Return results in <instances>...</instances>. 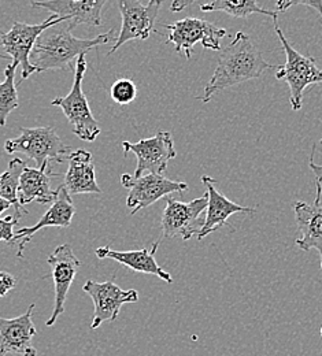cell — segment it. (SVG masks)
Returning a JSON list of instances; mask_svg holds the SVG:
<instances>
[{"label": "cell", "instance_id": "1", "mask_svg": "<svg viewBox=\"0 0 322 356\" xmlns=\"http://www.w3.org/2000/svg\"><path fill=\"white\" fill-rule=\"evenodd\" d=\"M278 67L280 65L268 63L264 59L247 33L237 32L234 39L223 49L218 65L204 87V95L200 100L207 103L217 92L259 79L268 70H278Z\"/></svg>", "mask_w": 322, "mask_h": 356}, {"label": "cell", "instance_id": "2", "mask_svg": "<svg viewBox=\"0 0 322 356\" xmlns=\"http://www.w3.org/2000/svg\"><path fill=\"white\" fill-rule=\"evenodd\" d=\"M72 31L73 28L65 19L47 28L38 38L29 56L36 73L52 69L74 70L76 60L80 55L87 54L97 45L107 44L115 36V31L111 29L95 39H80Z\"/></svg>", "mask_w": 322, "mask_h": 356}, {"label": "cell", "instance_id": "3", "mask_svg": "<svg viewBox=\"0 0 322 356\" xmlns=\"http://www.w3.org/2000/svg\"><path fill=\"white\" fill-rule=\"evenodd\" d=\"M277 38L280 39L284 52L285 65L280 66L276 72L277 80L285 79L289 87V103L293 111H299L303 106L305 90L310 86H317L322 83V70L316 65V58L305 56L299 54L285 39L280 25L278 18L273 19Z\"/></svg>", "mask_w": 322, "mask_h": 356}, {"label": "cell", "instance_id": "4", "mask_svg": "<svg viewBox=\"0 0 322 356\" xmlns=\"http://www.w3.org/2000/svg\"><path fill=\"white\" fill-rule=\"evenodd\" d=\"M86 72H87V60H86V54H83L76 60L74 81L69 95L54 99L51 104L62 108L65 117L73 127V134L83 141L92 143L100 134V127L93 117L87 96L83 90V80H84Z\"/></svg>", "mask_w": 322, "mask_h": 356}, {"label": "cell", "instance_id": "5", "mask_svg": "<svg viewBox=\"0 0 322 356\" xmlns=\"http://www.w3.org/2000/svg\"><path fill=\"white\" fill-rule=\"evenodd\" d=\"M7 154H24L36 162L38 169L49 163H63V158L72 152L51 127L21 128V134L4 143Z\"/></svg>", "mask_w": 322, "mask_h": 356}, {"label": "cell", "instance_id": "6", "mask_svg": "<svg viewBox=\"0 0 322 356\" xmlns=\"http://www.w3.org/2000/svg\"><path fill=\"white\" fill-rule=\"evenodd\" d=\"M62 21H65V18L52 14L47 21L39 25L14 22L13 28L7 33L0 35V45L4 49V56L10 58V60H13L11 63H15L17 66L21 65L22 67L21 80H28L33 73H36V69L31 65L29 56L36 44L38 38L47 28L56 25Z\"/></svg>", "mask_w": 322, "mask_h": 356}, {"label": "cell", "instance_id": "7", "mask_svg": "<svg viewBox=\"0 0 322 356\" xmlns=\"http://www.w3.org/2000/svg\"><path fill=\"white\" fill-rule=\"evenodd\" d=\"M163 28L169 31L166 43H173L176 52H184L188 60L192 58V48L196 43L200 42L206 49L218 51L221 49L220 40L228 35L227 29L192 17L176 21L172 25H163Z\"/></svg>", "mask_w": 322, "mask_h": 356}, {"label": "cell", "instance_id": "8", "mask_svg": "<svg viewBox=\"0 0 322 356\" xmlns=\"http://www.w3.org/2000/svg\"><path fill=\"white\" fill-rule=\"evenodd\" d=\"M209 195L198 197L189 203L179 202L176 199H168L166 207L162 216V234L166 238L182 237L184 241L198 236L204 218L202 214L207 210Z\"/></svg>", "mask_w": 322, "mask_h": 356}, {"label": "cell", "instance_id": "9", "mask_svg": "<svg viewBox=\"0 0 322 356\" xmlns=\"http://www.w3.org/2000/svg\"><path fill=\"white\" fill-rule=\"evenodd\" d=\"M124 155L134 152L138 156V166L134 177L138 178L145 173L162 176L170 159L177 156L175 140L169 132H159L154 137L141 138L138 143H122Z\"/></svg>", "mask_w": 322, "mask_h": 356}, {"label": "cell", "instance_id": "10", "mask_svg": "<svg viewBox=\"0 0 322 356\" xmlns=\"http://www.w3.org/2000/svg\"><path fill=\"white\" fill-rule=\"evenodd\" d=\"M122 15V26L120 36L115 39L108 55L114 54L120 47L132 40H147L155 31V21L162 0H150L147 4L140 0H117Z\"/></svg>", "mask_w": 322, "mask_h": 356}, {"label": "cell", "instance_id": "11", "mask_svg": "<svg viewBox=\"0 0 322 356\" xmlns=\"http://www.w3.org/2000/svg\"><path fill=\"white\" fill-rule=\"evenodd\" d=\"M121 184L124 188L129 189L127 206L132 210V216L138 214L143 209L152 206L170 193H183L188 189V185L183 181H172L163 176L150 173L138 178L131 175H122Z\"/></svg>", "mask_w": 322, "mask_h": 356}, {"label": "cell", "instance_id": "12", "mask_svg": "<svg viewBox=\"0 0 322 356\" xmlns=\"http://www.w3.org/2000/svg\"><path fill=\"white\" fill-rule=\"evenodd\" d=\"M83 291L88 293L92 299L95 312H93L91 327L97 329L104 322H113L118 318L121 307L127 303H136L138 300V291L121 289L114 281L97 282L88 280Z\"/></svg>", "mask_w": 322, "mask_h": 356}, {"label": "cell", "instance_id": "13", "mask_svg": "<svg viewBox=\"0 0 322 356\" xmlns=\"http://www.w3.org/2000/svg\"><path fill=\"white\" fill-rule=\"evenodd\" d=\"M47 264L51 267V275L55 288V305L54 312L47 321V326L55 325L58 318L65 312V303L69 289L74 281V277L81 266V262L74 255L69 244H62L47 258Z\"/></svg>", "mask_w": 322, "mask_h": 356}, {"label": "cell", "instance_id": "14", "mask_svg": "<svg viewBox=\"0 0 322 356\" xmlns=\"http://www.w3.org/2000/svg\"><path fill=\"white\" fill-rule=\"evenodd\" d=\"M35 305H31L22 315L11 319L0 318V356L18 354L36 356L38 351L32 346L36 327L32 321Z\"/></svg>", "mask_w": 322, "mask_h": 356}, {"label": "cell", "instance_id": "15", "mask_svg": "<svg viewBox=\"0 0 322 356\" xmlns=\"http://www.w3.org/2000/svg\"><path fill=\"white\" fill-rule=\"evenodd\" d=\"M74 214H76V207L73 204L72 196L69 195V192L66 191V188L63 185L58 186L56 196H55L54 202L51 203L49 209L47 210L46 214L40 218V221L33 226L22 227L15 232V243H17V248H18L17 257L24 258L25 245L32 241L33 236L39 230H42L43 227H49V226L69 227Z\"/></svg>", "mask_w": 322, "mask_h": 356}, {"label": "cell", "instance_id": "16", "mask_svg": "<svg viewBox=\"0 0 322 356\" xmlns=\"http://www.w3.org/2000/svg\"><path fill=\"white\" fill-rule=\"evenodd\" d=\"M107 0H43L32 1L35 8H45L51 14L65 18L74 29L77 25H102V11Z\"/></svg>", "mask_w": 322, "mask_h": 356}, {"label": "cell", "instance_id": "17", "mask_svg": "<svg viewBox=\"0 0 322 356\" xmlns=\"http://www.w3.org/2000/svg\"><path fill=\"white\" fill-rule=\"evenodd\" d=\"M202 182L207 189V195H209V206L206 210V217H204V223L200 229V232L198 233V240H203L204 237H207L209 234L217 232L218 229L224 227V226H230L228 218L233 214L237 213H247V214H255L257 209H251V207H243L237 203H233L227 196H224L223 193H220L216 188H214V178L209 177V176H203Z\"/></svg>", "mask_w": 322, "mask_h": 356}, {"label": "cell", "instance_id": "18", "mask_svg": "<svg viewBox=\"0 0 322 356\" xmlns=\"http://www.w3.org/2000/svg\"><path fill=\"white\" fill-rule=\"evenodd\" d=\"M321 192L317 189L314 203L296 202L293 204V213L300 238L295 241L296 247L303 251L317 250L320 254L322 268V206Z\"/></svg>", "mask_w": 322, "mask_h": 356}, {"label": "cell", "instance_id": "19", "mask_svg": "<svg viewBox=\"0 0 322 356\" xmlns=\"http://www.w3.org/2000/svg\"><path fill=\"white\" fill-rule=\"evenodd\" d=\"M159 241L154 243L151 248H143L138 251H113L108 247H100L95 251V255L99 259H113L124 266L129 267L134 271L143 274H152L159 277L168 284L173 282L172 275L155 261V254L159 247Z\"/></svg>", "mask_w": 322, "mask_h": 356}, {"label": "cell", "instance_id": "20", "mask_svg": "<svg viewBox=\"0 0 322 356\" xmlns=\"http://www.w3.org/2000/svg\"><path fill=\"white\" fill-rule=\"evenodd\" d=\"M69 169L65 176L63 186L70 196L83 193H100L96 182L92 154L86 149L72 151L69 154Z\"/></svg>", "mask_w": 322, "mask_h": 356}, {"label": "cell", "instance_id": "21", "mask_svg": "<svg viewBox=\"0 0 322 356\" xmlns=\"http://www.w3.org/2000/svg\"><path fill=\"white\" fill-rule=\"evenodd\" d=\"M51 170V165L38 168H25L18 185V200L19 204H28L32 202H38L40 204H49L54 202L56 196V191L51 188V179L56 177Z\"/></svg>", "mask_w": 322, "mask_h": 356}, {"label": "cell", "instance_id": "22", "mask_svg": "<svg viewBox=\"0 0 322 356\" xmlns=\"http://www.w3.org/2000/svg\"><path fill=\"white\" fill-rule=\"evenodd\" d=\"M202 11H224L234 18H247L252 14H264L269 15L273 19L278 18V13L262 8L258 0H213L200 7Z\"/></svg>", "mask_w": 322, "mask_h": 356}, {"label": "cell", "instance_id": "23", "mask_svg": "<svg viewBox=\"0 0 322 356\" xmlns=\"http://www.w3.org/2000/svg\"><path fill=\"white\" fill-rule=\"evenodd\" d=\"M26 168V163L19 159H11L8 163L7 170L0 175V197L6 199L7 202L11 203L14 207V214L19 218L21 214H28L26 210L19 204L18 200V185H19V177Z\"/></svg>", "mask_w": 322, "mask_h": 356}, {"label": "cell", "instance_id": "24", "mask_svg": "<svg viewBox=\"0 0 322 356\" xmlns=\"http://www.w3.org/2000/svg\"><path fill=\"white\" fill-rule=\"evenodd\" d=\"M15 63H10L4 72V80L0 81V127H4L7 117L19 106L18 92L15 87Z\"/></svg>", "mask_w": 322, "mask_h": 356}, {"label": "cell", "instance_id": "25", "mask_svg": "<svg viewBox=\"0 0 322 356\" xmlns=\"http://www.w3.org/2000/svg\"><path fill=\"white\" fill-rule=\"evenodd\" d=\"M110 95H111V99L117 104L125 106V104L132 103L136 99L138 88H136V84L132 80L121 79V80H117L113 84L111 90H110Z\"/></svg>", "mask_w": 322, "mask_h": 356}, {"label": "cell", "instance_id": "26", "mask_svg": "<svg viewBox=\"0 0 322 356\" xmlns=\"http://www.w3.org/2000/svg\"><path fill=\"white\" fill-rule=\"evenodd\" d=\"M18 217L8 216L6 218H0V241H6L8 244H15V233L14 227L18 225Z\"/></svg>", "mask_w": 322, "mask_h": 356}, {"label": "cell", "instance_id": "27", "mask_svg": "<svg viewBox=\"0 0 322 356\" xmlns=\"http://www.w3.org/2000/svg\"><path fill=\"white\" fill-rule=\"evenodd\" d=\"M298 4L314 8L321 15L322 18V0H277V13L278 11H287L288 8H291L293 6H298Z\"/></svg>", "mask_w": 322, "mask_h": 356}, {"label": "cell", "instance_id": "28", "mask_svg": "<svg viewBox=\"0 0 322 356\" xmlns=\"http://www.w3.org/2000/svg\"><path fill=\"white\" fill-rule=\"evenodd\" d=\"M15 286V277L6 273L0 271V298L6 296L10 291H13Z\"/></svg>", "mask_w": 322, "mask_h": 356}, {"label": "cell", "instance_id": "29", "mask_svg": "<svg viewBox=\"0 0 322 356\" xmlns=\"http://www.w3.org/2000/svg\"><path fill=\"white\" fill-rule=\"evenodd\" d=\"M314 151H316V147H313V152H312V156H310V170L314 173L316 176V185H317V189H320L322 195V165H317L314 163Z\"/></svg>", "mask_w": 322, "mask_h": 356}, {"label": "cell", "instance_id": "30", "mask_svg": "<svg viewBox=\"0 0 322 356\" xmlns=\"http://www.w3.org/2000/svg\"><path fill=\"white\" fill-rule=\"evenodd\" d=\"M198 1H202V0H173V3L170 6V11L182 13L186 7H189Z\"/></svg>", "mask_w": 322, "mask_h": 356}, {"label": "cell", "instance_id": "31", "mask_svg": "<svg viewBox=\"0 0 322 356\" xmlns=\"http://www.w3.org/2000/svg\"><path fill=\"white\" fill-rule=\"evenodd\" d=\"M11 207V203L7 202L6 199L0 197V214H3L6 210H8Z\"/></svg>", "mask_w": 322, "mask_h": 356}, {"label": "cell", "instance_id": "32", "mask_svg": "<svg viewBox=\"0 0 322 356\" xmlns=\"http://www.w3.org/2000/svg\"><path fill=\"white\" fill-rule=\"evenodd\" d=\"M320 334H321V339H322V326H321V329H320Z\"/></svg>", "mask_w": 322, "mask_h": 356}, {"label": "cell", "instance_id": "33", "mask_svg": "<svg viewBox=\"0 0 322 356\" xmlns=\"http://www.w3.org/2000/svg\"><path fill=\"white\" fill-rule=\"evenodd\" d=\"M73 1H76V0H73Z\"/></svg>", "mask_w": 322, "mask_h": 356}, {"label": "cell", "instance_id": "34", "mask_svg": "<svg viewBox=\"0 0 322 356\" xmlns=\"http://www.w3.org/2000/svg\"><path fill=\"white\" fill-rule=\"evenodd\" d=\"M321 144H322V138H321Z\"/></svg>", "mask_w": 322, "mask_h": 356}]
</instances>
